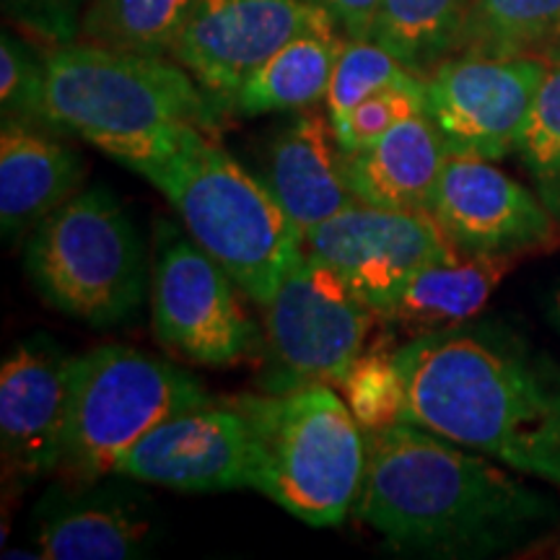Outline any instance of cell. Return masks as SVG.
Wrapping results in <instances>:
<instances>
[{
	"instance_id": "e0dca14e",
	"label": "cell",
	"mask_w": 560,
	"mask_h": 560,
	"mask_svg": "<svg viewBox=\"0 0 560 560\" xmlns=\"http://www.w3.org/2000/svg\"><path fill=\"white\" fill-rule=\"evenodd\" d=\"M260 179L289 213L301 240L359 202L342 177L340 145L330 120L312 112H299L272 136Z\"/></svg>"
},
{
	"instance_id": "8992f818",
	"label": "cell",
	"mask_w": 560,
	"mask_h": 560,
	"mask_svg": "<svg viewBox=\"0 0 560 560\" xmlns=\"http://www.w3.org/2000/svg\"><path fill=\"white\" fill-rule=\"evenodd\" d=\"M24 268L52 310L94 330L128 325L151 291L143 236L102 185L75 192L26 236Z\"/></svg>"
},
{
	"instance_id": "d4e9b609",
	"label": "cell",
	"mask_w": 560,
	"mask_h": 560,
	"mask_svg": "<svg viewBox=\"0 0 560 560\" xmlns=\"http://www.w3.org/2000/svg\"><path fill=\"white\" fill-rule=\"evenodd\" d=\"M425 75L412 73L400 60L374 39H346L335 73L327 89V120L335 125L348 117V112L366 96L389 86H418Z\"/></svg>"
},
{
	"instance_id": "f1b7e54d",
	"label": "cell",
	"mask_w": 560,
	"mask_h": 560,
	"mask_svg": "<svg viewBox=\"0 0 560 560\" xmlns=\"http://www.w3.org/2000/svg\"><path fill=\"white\" fill-rule=\"evenodd\" d=\"M425 109V81L418 86H389L355 104L348 117L332 128L340 151H355Z\"/></svg>"
},
{
	"instance_id": "9a60e30c",
	"label": "cell",
	"mask_w": 560,
	"mask_h": 560,
	"mask_svg": "<svg viewBox=\"0 0 560 560\" xmlns=\"http://www.w3.org/2000/svg\"><path fill=\"white\" fill-rule=\"evenodd\" d=\"M319 13L304 0H198L172 58L234 109L242 83Z\"/></svg>"
},
{
	"instance_id": "ac0fdd59",
	"label": "cell",
	"mask_w": 560,
	"mask_h": 560,
	"mask_svg": "<svg viewBox=\"0 0 560 560\" xmlns=\"http://www.w3.org/2000/svg\"><path fill=\"white\" fill-rule=\"evenodd\" d=\"M450 149L425 112L355 151H340L342 177L359 202L389 210L429 213Z\"/></svg>"
},
{
	"instance_id": "603a6c76",
	"label": "cell",
	"mask_w": 560,
	"mask_h": 560,
	"mask_svg": "<svg viewBox=\"0 0 560 560\" xmlns=\"http://www.w3.org/2000/svg\"><path fill=\"white\" fill-rule=\"evenodd\" d=\"M558 39L560 0H475L454 55L545 58Z\"/></svg>"
},
{
	"instance_id": "8fae6325",
	"label": "cell",
	"mask_w": 560,
	"mask_h": 560,
	"mask_svg": "<svg viewBox=\"0 0 560 560\" xmlns=\"http://www.w3.org/2000/svg\"><path fill=\"white\" fill-rule=\"evenodd\" d=\"M429 213L462 257L520 260L560 244V223L537 190L478 156L446 159Z\"/></svg>"
},
{
	"instance_id": "5b68a950",
	"label": "cell",
	"mask_w": 560,
	"mask_h": 560,
	"mask_svg": "<svg viewBox=\"0 0 560 560\" xmlns=\"http://www.w3.org/2000/svg\"><path fill=\"white\" fill-rule=\"evenodd\" d=\"M249 420L255 488L312 527H335L359 501L366 431L330 384L231 397Z\"/></svg>"
},
{
	"instance_id": "4316f807",
	"label": "cell",
	"mask_w": 560,
	"mask_h": 560,
	"mask_svg": "<svg viewBox=\"0 0 560 560\" xmlns=\"http://www.w3.org/2000/svg\"><path fill=\"white\" fill-rule=\"evenodd\" d=\"M516 156L550 213L560 223V62H550Z\"/></svg>"
},
{
	"instance_id": "4fadbf2b",
	"label": "cell",
	"mask_w": 560,
	"mask_h": 560,
	"mask_svg": "<svg viewBox=\"0 0 560 560\" xmlns=\"http://www.w3.org/2000/svg\"><path fill=\"white\" fill-rule=\"evenodd\" d=\"M115 475L182 493L252 490L255 441L249 420L231 400L182 412L130 446Z\"/></svg>"
},
{
	"instance_id": "83f0119b",
	"label": "cell",
	"mask_w": 560,
	"mask_h": 560,
	"mask_svg": "<svg viewBox=\"0 0 560 560\" xmlns=\"http://www.w3.org/2000/svg\"><path fill=\"white\" fill-rule=\"evenodd\" d=\"M0 107L3 122L52 130L45 109V55H34L32 47L11 32L0 37Z\"/></svg>"
},
{
	"instance_id": "f546056e",
	"label": "cell",
	"mask_w": 560,
	"mask_h": 560,
	"mask_svg": "<svg viewBox=\"0 0 560 560\" xmlns=\"http://www.w3.org/2000/svg\"><path fill=\"white\" fill-rule=\"evenodd\" d=\"M304 3L325 11L346 34V39H371L382 0H304Z\"/></svg>"
},
{
	"instance_id": "7a4b0ae2",
	"label": "cell",
	"mask_w": 560,
	"mask_h": 560,
	"mask_svg": "<svg viewBox=\"0 0 560 560\" xmlns=\"http://www.w3.org/2000/svg\"><path fill=\"white\" fill-rule=\"evenodd\" d=\"M353 514L410 556L486 558L548 532L560 503L486 454L400 420L366 431Z\"/></svg>"
},
{
	"instance_id": "484cf974",
	"label": "cell",
	"mask_w": 560,
	"mask_h": 560,
	"mask_svg": "<svg viewBox=\"0 0 560 560\" xmlns=\"http://www.w3.org/2000/svg\"><path fill=\"white\" fill-rule=\"evenodd\" d=\"M392 338L369 342L359 361L342 376V400L361 423L363 431L387 429L405 416V389L395 363Z\"/></svg>"
},
{
	"instance_id": "30bf717a",
	"label": "cell",
	"mask_w": 560,
	"mask_h": 560,
	"mask_svg": "<svg viewBox=\"0 0 560 560\" xmlns=\"http://www.w3.org/2000/svg\"><path fill=\"white\" fill-rule=\"evenodd\" d=\"M550 62L540 55H452L425 75V115L450 156L501 161L516 153Z\"/></svg>"
},
{
	"instance_id": "277c9868",
	"label": "cell",
	"mask_w": 560,
	"mask_h": 560,
	"mask_svg": "<svg viewBox=\"0 0 560 560\" xmlns=\"http://www.w3.org/2000/svg\"><path fill=\"white\" fill-rule=\"evenodd\" d=\"M185 125L130 172L149 179L177 210L182 226L265 306L301 255V236L268 185L206 136Z\"/></svg>"
},
{
	"instance_id": "5bb4252c",
	"label": "cell",
	"mask_w": 560,
	"mask_h": 560,
	"mask_svg": "<svg viewBox=\"0 0 560 560\" xmlns=\"http://www.w3.org/2000/svg\"><path fill=\"white\" fill-rule=\"evenodd\" d=\"M70 359L58 340L37 332L21 340L0 366V454L3 482L13 493L58 475Z\"/></svg>"
},
{
	"instance_id": "ba28073f",
	"label": "cell",
	"mask_w": 560,
	"mask_h": 560,
	"mask_svg": "<svg viewBox=\"0 0 560 560\" xmlns=\"http://www.w3.org/2000/svg\"><path fill=\"white\" fill-rule=\"evenodd\" d=\"M262 310V392L340 384L382 322L338 270L306 249Z\"/></svg>"
},
{
	"instance_id": "ffe728a7",
	"label": "cell",
	"mask_w": 560,
	"mask_h": 560,
	"mask_svg": "<svg viewBox=\"0 0 560 560\" xmlns=\"http://www.w3.org/2000/svg\"><path fill=\"white\" fill-rule=\"evenodd\" d=\"M514 260L452 257L418 268L397 291L382 322L405 338L465 325L486 310V304L506 278Z\"/></svg>"
},
{
	"instance_id": "44dd1931",
	"label": "cell",
	"mask_w": 560,
	"mask_h": 560,
	"mask_svg": "<svg viewBox=\"0 0 560 560\" xmlns=\"http://www.w3.org/2000/svg\"><path fill=\"white\" fill-rule=\"evenodd\" d=\"M342 45L346 34L322 11L242 83L234 109L244 117H257L268 112H301L327 100Z\"/></svg>"
},
{
	"instance_id": "4dcf8cb0",
	"label": "cell",
	"mask_w": 560,
	"mask_h": 560,
	"mask_svg": "<svg viewBox=\"0 0 560 560\" xmlns=\"http://www.w3.org/2000/svg\"><path fill=\"white\" fill-rule=\"evenodd\" d=\"M550 319H552V325L558 327V332H560V285L556 291H552V296H550Z\"/></svg>"
},
{
	"instance_id": "2e32d148",
	"label": "cell",
	"mask_w": 560,
	"mask_h": 560,
	"mask_svg": "<svg viewBox=\"0 0 560 560\" xmlns=\"http://www.w3.org/2000/svg\"><path fill=\"white\" fill-rule=\"evenodd\" d=\"M55 480L34 506V540L47 560H130L156 542V506L115 482Z\"/></svg>"
},
{
	"instance_id": "9c48e42d",
	"label": "cell",
	"mask_w": 560,
	"mask_h": 560,
	"mask_svg": "<svg viewBox=\"0 0 560 560\" xmlns=\"http://www.w3.org/2000/svg\"><path fill=\"white\" fill-rule=\"evenodd\" d=\"M240 285L187 231L153 226V335L170 353L198 366L226 369L260 348V330L240 301Z\"/></svg>"
},
{
	"instance_id": "7402d4cb",
	"label": "cell",
	"mask_w": 560,
	"mask_h": 560,
	"mask_svg": "<svg viewBox=\"0 0 560 560\" xmlns=\"http://www.w3.org/2000/svg\"><path fill=\"white\" fill-rule=\"evenodd\" d=\"M475 0H382L371 39L412 73L452 58Z\"/></svg>"
},
{
	"instance_id": "3957f363",
	"label": "cell",
	"mask_w": 560,
	"mask_h": 560,
	"mask_svg": "<svg viewBox=\"0 0 560 560\" xmlns=\"http://www.w3.org/2000/svg\"><path fill=\"white\" fill-rule=\"evenodd\" d=\"M45 109L55 132L132 170L185 125L215 130L231 107L174 58L79 42L45 55Z\"/></svg>"
},
{
	"instance_id": "cb8c5ba5",
	"label": "cell",
	"mask_w": 560,
	"mask_h": 560,
	"mask_svg": "<svg viewBox=\"0 0 560 560\" xmlns=\"http://www.w3.org/2000/svg\"><path fill=\"white\" fill-rule=\"evenodd\" d=\"M198 0H94L81 21V39L172 58Z\"/></svg>"
},
{
	"instance_id": "6da1fadb",
	"label": "cell",
	"mask_w": 560,
	"mask_h": 560,
	"mask_svg": "<svg viewBox=\"0 0 560 560\" xmlns=\"http://www.w3.org/2000/svg\"><path fill=\"white\" fill-rule=\"evenodd\" d=\"M402 420L560 488V363L501 322H465L395 348Z\"/></svg>"
},
{
	"instance_id": "1f68e13d",
	"label": "cell",
	"mask_w": 560,
	"mask_h": 560,
	"mask_svg": "<svg viewBox=\"0 0 560 560\" xmlns=\"http://www.w3.org/2000/svg\"><path fill=\"white\" fill-rule=\"evenodd\" d=\"M545 60H548V62H560V39L550 47L548 55H545Z\"/></svg>"
},
{
	"instance_id": "7c38bea8",
	"label": "cell",
	"mask_w": 560,
	"mask_h": 560,
	"mask_svg": "<svg viewBox=\"0 0 560 560\" xmlns=\"http://www.w3.org/2000/svg\"><path fill=\"white\" fill-rule=\"evenodd\" d=\"M301 247L338 270L380 319L418 268L459 257L425 210H389L366 202H353L319 223L304 234Z\"/></svg>"
},
{
	"instance_id": "d6986e66",
	"label": "cell",
	"mask_w": 560,
	"mask_h": 560,
	"mask_svg": "<svg viewBox=\"0 0 560 560\" xmlns=\"http://www.w3.org/2000/svg\"><path fill=\"white\" fill-rule=\"evenodd\" d=\"M86 166L81 153L52 130L3 122L0 132V229L5 242H21L81 192Z\"/></svg>"
},
{
	"instance_id": "52a82bcc",
	"label": "cell",
	"mask_w": 560,
	"mask_h": 560,
	"mask_svg": "<svg viewBox=\"0 0 560 560\" xmlns=\"http://www.w3.org/2000/svg\"><path fill=\"white\" fill-rule=\"evenodd\" d=\"M213 402L192 371L128 346H100L70 359L68 423L55 478L91 482L145 433Z\"/></svg>"
}]
</instances>
